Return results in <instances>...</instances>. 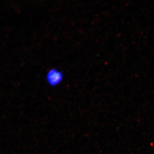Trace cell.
<instances>
[{"mask_svg": "<svg viewBox=\"0 0 154 154\" xmlns=\"http://www.w3.org/2000/svg\"><path fill=\"white\" fill-rule=\"evenodd\" d=\"M63 78V73L57 69L53 68L47 73L46 79L47 83L50 86H57L62 82Z\"/></svg>", "mask_w": 154, "mask_h": 154, "instance_id": "obj_1", "label": "cell"}]
</instances>
